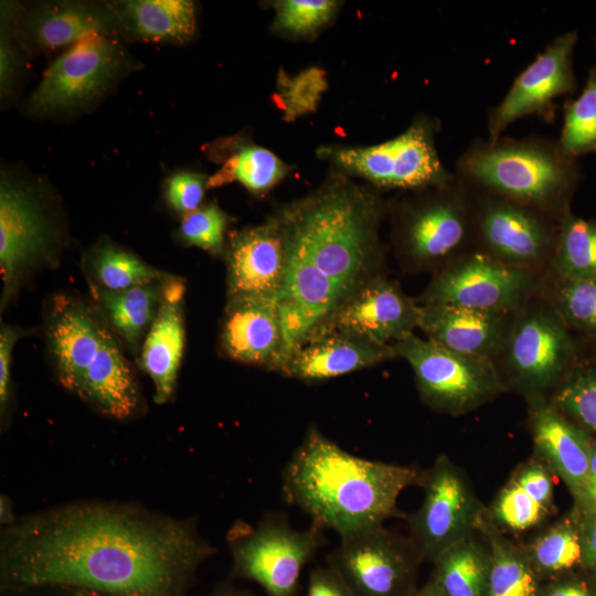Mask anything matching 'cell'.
Listing matches in <instances>:
<instances>
[{"mask_svg": "<svg viewBox=\"0 0 596 596\" xmlns=\"http://www.w3.org/2000/svg\"><path fill=\"white\" fill-rule=\"evenodd\" d=\"M66 244L57 204L39 182L2 172L0 181L1 311L36 273L55 268Z\"/></svg>", "mask_w": 596, "mask_h": 596, "instance_id": "8992f818", "label": "cell"}, {"mask_svg": "<svg viewBox=\"0 0 596 596\" xmlns=\"http://www.w3.org/2000/svg\"><path fill=\"white\" fill-rule=\"evenodd\" d=\"M63 589L66 590L67 596H106L97 592L82 589V588H63Z\"/></svg>", "mask_w": 596, "mask_h": 596, "instance_id": "f5cc1de1", "label": "cell"}, {"mask_svg": "<svg viewBox=\"0 0 596 596\" xmlns=\"http://www.w3.org/2000/svg\"><path fill=\"white\" fill-rule=\"evenodd\" d=\"M85 268L91 274L92 286L109 291H121L175 277L147 264L131 251L108 238H100L89 248L85 256Z\"/></svg>", "mask_w": 596, "mask_h": 596, "instance_id": "4dcf8cb0", "label": "cell"}, {"mask_svg": "<svg viewBox=\"0 0 596 596\" xmlns=\"http://www.w3.org/2000/svg\"><path fill=\"white\" fill-rule=\"evenodd\" d=\"M422 475L411 466L354 456L310 425L283 470L281 492L311 524L343 540L404 517L397 499L407 487L419 485Z\"/></svg>", "mask_w": 596, "mask_h": 596, "instance_id": "3957f363", "label": "cell"}, {"mask_svg": "<svg viewBox=\"0 0 596 596\" xmlns=\"http://www.w3.org/2000/svg\"><path fill=\"white\" fill-rule=\"evenodd\" d=\"M216 552L192 520L130 504L77 502L26 515L1 534V590L82 588L106 596H187Z\"/></svg>", "mask_w": 596, "mask_h": 596, "instance_id": "6da1fadb", "label": "cell"}, {"mask_svg": "<svg viewBox=\"0 0 596 596\" xmlns=\"http://www.w3.org/2000/svg\"><path fill=\"white\" fill-rule=\"evenodd\" d=\"M419 306L418 328L428 340L457 353L489 360L501 354L517 313L449 304Z\"/></svg>", "mask_w": 596, "mask_h": 596, "instance_id": "7402d4cb", "label": "cell"}, {"mask_svg": "<svg viewBox=\"0 0 596 596\" xmlns=\"http://www.w3.org/2000/svg\"><path fill=\"white\" fill-rule=\"evenodd\" d=\"M596 350V349H595Z\"/></svg>", "mask_w": 596, "mask_h": 596, "instance_id": "db71d44e", "label": "cell"}, {"mask_svg": "<svg viewBox=\"0 0 596 596\" xmlns=\"http://www.w3.org/2000/svg\"><path fill=\"white\" fill-rule=\"evenodd\" d=\"M558 142L574 158L596 151V62L581 95L565 105Z\"/></svg>", "mask_w": 596, "mask_h": 596, "instance_id": "8d00e7d4", "label": "cell"}, {"mask_svg": "<svg viewBox=\"0 0 596 596\" xmlns=\"http://www.w3.org/2000/svg\"><path fill=\"white\" fill-rule=\"evenodd\" d=\"M207 180L209 177L200 172L175 171L166 181V201L171 209L183 215L193 212L201 206Z\"/></svg>", "mask_w": 596, "mask_h": 596, "instance_id": "b9f144b4", "label": "cell"}, {"mask_svg": "<svg viewBox=\"0 0 596 596\" xmlns=\"http://www.w3.org/2000/svg\"><path fill=\"white\" fill-rule=\"evenodd\" d=\"M577 40L575 31L557 35L514 78L501 102L488 111V141H497L508 126L523 117L551 119L553 102L576 91L573 54Z\"/></svg>", "mask_w": 596, "mask_h": 596, "instance_id": "e0dca14e", "label": "cell"}, {"mask_svg": "<svg viewBox=\"0 0 596 596\" xmlns=\"http://www.w3.org/2000/svg\"><path fill=\"white\" fill-rule=\"evenodd\" d=\"M551 405L596 433V354H579L552 400Z\"/></svg>", "mask_w": 596, "mask_h": 596, "instance_id": "e575fe53", "label": "cell"}, {"mask_svg": "<svg viewBox=\"0 0 596 596\" xmlns=\"http://www.w3.org/2000/svg\"><path fill=\"white\" fill-rule=\"evenodd\" d=\"M306 596H358L329 566L316 567L309 574Z\"/></svg>", "mask_w": 596, "mask_h": 596, "instance_id": "ee69618b", "label": "cell"}, {"mask_svg": "<svg viewBox=\"0 0 596 596\" xmlns=\"http://www.w3.org/2000/svg\"><path fill=\"white\" fill-rule=\"evenodd\" d=\"M18 45L38 54L68 49L91 34L117 35L110 3L49 1L19 8L14 24Z\"/></svg>", "mask_w": 596, "mask_h": 596, "instance_id": "d6986e66", "label": "cell"}, {"mask_svg": "<svg viewBox=\"0 0 596 596\" xmlns=\"http://www.w3.org/2000/svg\"><path fill=\"white\" fill-rule=\"evenodd\" d=\"M339 4L331 0L277 1L273 30L292 36L313 34L334 17Z\"/></svg>", "mask_w": 596, "mask_h": 596, "instance_id": "f35d334b", "label": "cell"}, {"mask_svg": "<svg viewBox=\"0 0 596 596\" xmlns=\"http://www.w3.org/2000/svg\"><path fill=\"white\" fill-rule=\"evenodd\" d=\"M226 300L278 302L286 273L279 230L270 215L264 223L231 234L225 246Z\"/></svg>", "mask_w": 596, "mask_h": 596, "instance_id": "ffe728a7", "label": "cell"}, {"mask_svg": "<svg viewBox=\"0 0 596 596\" xmlns=\"http://www.w3.org/2000/svg\"><path fill=\"white\" fill-rule=\"evenodd\" d=\"M455 174L473 190L558 221L570 211L581 178L577 158L567 155L558 139L540 136L476 139L459 156Z\"/></svg>", "mask_w": 596, "mask_h": 596, "instance_id": "5b68a950", "label": "cell"}, {"mask_svg": "<svg viewBox=\"0 0 596 596\" xmlns=\"http://www.w3.org/2000/svg\"><path fill=\"white\" fill-rule=\"evenodd\" d=\"M473 194L476 244L481 252L528 270L552 260L558 220L492 194L477 190Z\"/></svg>", "mask_w": 596, "mask_h": 596, "instance_id": "2e32d148", "label": "cell"}, {"mask_svg": "<svg viewBox=\"0 0 596 596\" xmlns=\"http://www.w3.org/2000/svg\"><path fill=\"white\" fill-rule=\"evenodd\" d=\"M525 551L544 582L562 577L584 560L583 536L566 522L541 533Z\"/></svg>", "mask_w": 596, "mask_h": 596, "instance_id": "836d02e7", "label": "cell"}, {"mask_svg": "<svg viewBox=\"0 0 596 596\" xmlns=\"http://www.w3.org/2000/svg\"><path fill=\"white\" fill-rule=\"evenodd\" d=\"M479 530L486 536L490 554L487 596H540L544 581L526 551L507 540L487 513Z\"/></svg>", "mask_w": 596, "mask_h": 596, "instance_id": "f1b7e54d", "label": "cell"}, {"mask_svg": "<svg viewBox=\"0 0 596 596\" xmlns=\"http://www.w3.org/2000/svg\"><path fill=\"white\" fill-rule=\"evenodd\" d=\"M220 341L227 358L280 372L286 343L278 302L226 300Z\"/></svg>", "mask_w": 596, "mask_h": 596, "instance_id": "44dd1931", "label": "cell"}, {"mask_svg": "<svg viewBox=\"0 0 596 596\" xmlns=\"http://www.w3.org/2000/svg\"><path fill=\"white\" fill-rule=\"evenodd\" d=\"M1 592H2V596H45V595H43L41 593L42 592L41 587L21 588V589H4V590H1ZM65 596H67L66 590H65Z\"/></svg>", "mask_w": 596, "mask_h": 596, "instance_id": "816d5d0a", "label": "cell"}, {"mask_svg": "<svg viewBox=\"0 0 596 596\" xmlns=\"http://www.w3.org/2000/svg\"><path fill=\"white\" fill-rule=\"evenodd\" d=\"M419 317L421 306L396 281L379 275L345 300L309 339L342 331L391 345L413 334Z\"/></svg>", "mask_w": 596, "mask_h": 596, "instance_id": "ac0fdd59", "label": "cell"}, {"mask_svg": "<svg viewBox=\"0 0 596 596\" xmlns=\"http://www.w3.org/2000/svg\"><path fill=\"white\" fill-rule=\"evenodd\" d=\"M552 264L557 278H596V220L567 211L560 220Z\"/></svg>", "mask_w": 596, "mask_h": 596, "instance_id": "d6a6232c", "label": "cell"}, {"mask_svg": "<svg viewBox=\"0 0 596 596\" xmlns=\"http://www.w3.org/2000/svg\"><path fill=\"white\" fill-rule=\"evenodd\" d=\"M172 279L152 281L121 291H109L91 285L97 307L132 354H137L141 349L145 333L153 322L163 299L167 283Z\"/></svg>", "mask_w": 596, "mask_h": 596, "instance_id": "83f0119b", "label": "cell"}, {"mask_svg": "<svg viewBox=\"0 0 596 596\" xmlns=\"http://www.w3.org/2000/svg\"><path fill=\"white\" fill-rule=\"evenodd\" d=\"M44 333L63 387L109 417L127 419L137 414L139 385L97 306L68 292L52 296L45 306Z\"/></svg>", "mask_w": 596, "mask_h": 596, "instance_id": "277c9868", "label": "cell"}, {"mask_svg": "<svg viewBox=\"0 0 596 596\" xmlns=\"http://www.w3.org/2000/svg\"><path fill=\"white\" fill-rule=\"evenodd\" d=\"M501 353L518 386L538 396L561 383L574 365L579 349L552 304L523 305L513 318Z\"/></svg>", "mask_w": 596, "mask_h": 596, "instance_id": "7c38bea8", "label": "cell"}, {"mask_svg": "<svg viewBox=\"0 0 596 596\" xmlns=\"http://www.w3.org/2000/svg\"><path fill=\"white\" fill-rule=\"evenodd\" d=\"M389 209L375 189L337 171L272 215L286 257L278 298L286 361L345 300L381 275L379 230Z\"/></svg>", "mask_w": 596, "mask_h": 596, "instance_id": "7a4b0ae2", "label": "cell"}, {"mask_svg": "<svg viewBox=\"0 0 596 596\" xmlns=\"http://www.w3.org/2000/svg\"><path fill=\"white\" fill-rule=\"evenodd\" d=\"M423 560L413 539L384 526L341 540L326 558L358 596H411Z\"/></svg>", "mask_w": 596, "mask_h": 596, "instance_id": "4fadbf2b", "label": "cell"}, {"mask_svg": "<svg viewBox=\"0 0 596 596\" xmlns=\"http://www.w3.org/2000/svg\"><path fill=\"white\" fill-rule=\"evenodd\" d=\"M228 151H222L221 168L207 180V189L237 181L248 191L263 194L287 173V166L270 150L257 146L225 141Z\"/></svg>", "mask_w": 596, "mask_h": 596, "instance_id": "1f68e13d", "label": "cell"}, {"mask_svg": "<svg viewBox=\"0 0 596 596\" xmlns=\"http://www.w3.org/2000/svg\"><path fill=\"white\" fill-rule=\"evenodd\" d=\"M411 596H444L435 583L429 578L422 587L417 589Z\"/></svg>", "mask_w": 596, "mask_h": 596, "instance_id": "f907efd6", "label": "cell"}, {"mask_svg": "<svg viewBox=\"0 0 596 596\" xmlns=\"http://www.w3.org/2000/svg\"><path fill=\"white\" fill-rule=\"evenodd\" d=\"M29 330L15 326L1 323L0 328V413L1 417L7 414L11 397V368L15 343Z\"/></svg>", "mask_w": 596, "mask_h": 596, "instance_id": "7bdbcfd3", "label": "cell"}, {"mask_svg": "<svg viewBox=\"0 0 596 596\" xmlns=\"http://www.w3.org/2000/svg\"><path fill=\"white\" fill-rule=\"evenodd\" d=\"M136 67L116 36L91 34L54 60L29 97L26 110L38 117L75 115L99 102Z\"/></svg>", "mask_w": 596, "mask_h": 596, "instance_id": "ba28073f", "label": "cell"}, {"mask_svg": "<svg viewBox=\"0 0 596 596\" xmlns=\"http://www.w3.org/2000/svg\"><path fill=\"white\" fill-rule=\"evenodd\" d=\"M531 427L543 462L581 499L588 475L590 439L539 396L532 401Z\"/></svg>", "mask_w": 596, "mask_h": 596, "instance_id": "d4e9b609", "label": "cell"}, {"mask_svg": "<svg viewBox=\"0 0 596 596\" xmlns=\"http://www.w3.org/2000/svg\"><path fill=\"white\" fill-rule=\"evenodd\" d=\"M326 87L324 72L317 67L304 71L292 78L279 75L278 105L285 111V118L291 120L313 111Z\"/></svg>", "mask_w": 596, "mask_h": 596, "instance_id": "ab89813d", "label": "cell"}, {"mask_svg": "<svg viewBox=\"0 0 596 596\" xmlns=\"http://www.w3.org/2000/svg\"><path fill=\"white\" fill-rule=\"evenodd\" d=\"M430 579L444 596H487L490 554L472 535L433 561Z\"/></svg>", "mask_w": 596, "mask_h": 596, "instance_id": "f546056e", "label": "cell"}, {"mask_svg": "<svg viewBox=\"0 0 596 596\" xmlns=\"http://www.w3.org/2000/svg\"><path fill=\"white\" fill-rule=\"evenodd\" d=\"M393 206V242L416 269H441L476 243L473 190L456 174L417 191Z\"/></svg>", "mask_w": 596, "mask_h": 596, "instance_id": "52a82bcc", "label": "cell"}, {"mask_svg": "<svg viewBox=\"0 0 596 596\" xmlns=\"http://www.w3.org/2000/svg\"><path fill=\"white\" fill-rule=\"evenodd\" d=\"M183 295L181 278L167 283L163 299L140 349L139 365L152 381L157 404L168 403L177 385L185 341Z\"/></svg>", "mask_w": 596, "mask_h": 596, "instance_id": "cb8c5ba5", "label": "cell"}, {"mask_svg": "<svg viewBox=\"0 0 596 596\" xmlns=\"http://www.w3.org/2000/svg\"><path fill=\"white\" fill-rule=\"evenodd\" d=\"M323 538L318 526L297 530L279 512L265 514L255 526L237 521L227 532L231 575L255 582L267 596H297L301 571Z\"/></svg>", "mask_w": 596, "mask_h": 596, "instance_id": "30bf717a", "label": "cell"}, {"mask_svg": "<svg viewBox=\"0 0 596 596\" xmlns=\"http://www.w3.org/2000/svg\"><path fill=\"white\" fill-rule=\"evenodd\" d=\"M581 500L589 514L596 513V443L592 441L588 475Z\"/></svg>", "mask_w": 596, "mask_h": 596, "instance_id": "bcb514c9", "label": "cell"}, {"mask_svg": "<svg viewBox=\"0 0 596 596\" xmlns=\"http://www.w3.org/2000/svg\"><path fill=\"white\" fill-rule=\"evenodd\" d=\"M18 4L2 2L0 32V93L1 99L7 100L14 93L22 70L21 58L14 46L17 40L13 24Z\"/></svg>", "mask_w": 596, "mask_h": 596, "instance_id": "60d3db41", "label": "cell"}, {"mask_svg": "<svg viewBox=\"0 0 596 596\" xmlns=\"http://www.w3.org/2000/svg\"><path fill=\"white\" fill-rule=\"evenodd\" d=\"M0 518L1 522L7 525L12 524L15 520L12 514V508L10 501L7 499V497L1 496L0 500Z\"/></svg>", "mask_w": 596, "mask_h": 596, "instance_id": "681fc988", "label": "cell"}, {"mask_svg": "<svg viewBox=\"0 0 596 596\" xmlns=\"http://www.w3.org/2000/svg\"><path fill=\"white\" fill-rule=\"evenodd\" d=\"M439 128L438 119L421 115L387 141L366 147H323L318 155L339 172L360 177L374 188L417 191L455 178L436 149Z\"/></svg>", "mask_w": 596, "mask_h": 596, "instance_id": "9c48e42d", "label": "cell"}, {"mask_svg": "<svg viewBox=\"0 0 596 596\" xmlns=\"http://www.w3.org/2000/svg\"><path fill=\"white\" fill-rule=\"evenodd\" d=\"M117 35L128 40L183 44L195 32V7L189 0L111 2Z\"/></svg>", "mask_w": 596, "mask_h": 596, "instance_id": "4316f807", "label": "cell"}, {"mask_svg": "<svg viewBox=\"0 0 596 596\" xmlns=\"http://www.w3.org/2000/svg\"><path fill=\"white\" fill-rule=\"evenodd\" d=\"M392 345L412 366L423 401L436 411L462 414L504 389L492 360L450 351L414 333Z\"/></svg>", "mask_w": 596, "mask_h": 596, "instance_id": "8fae6325", "label": "cell"}, {"mask_svg": "<svg viewBox=\"0 0 596 596\" xmlns=\"http://www.w3.org/2000/svg\"><path fill=\"white\" fill-rule=\"evenodd\" d=\"M584 560L596 570V513L589 514L583 535Z\"/></svg>", "mask_w": 596, "mask_h": 596, "instance_id": "7dc6e473", "label": "cell"}, {"mask_svg": "<svg viewBox=\"0 0 596 596\" xmlns=\"http://www.w3.org/2000/svg\"><path fill=\"white\" fill-rule=\"evenodd\" d=\"M228 215L214 202L183 215L178 228L179 240L213 255L225 252Z\"/></svg>", "mask_w": 596, "mask_h": 596, "instance_id": "74e56055", "label": "cell"}, {"mask_svg": "<svg viewBox=\"0 0 596 596\" xmlns=\"http://www.w3.org/2000/svg\"><path fill=\"white\" fill-rule=\"evenodd\" d=\"M393 345L372 342L342 331L316 336L297 348L280 373L304 382H317L366 369L395 358Z\"/></svg>", "mask_w": 596, "mask_h": 596, "instance_id": "603a6c76", "label": "cell"}, {"mask_svg": "<svg viewBox=\"0 0 596 596\" xmlns=\"http://www.w3.org/2000/svg\"><path fill=\"white\" fill-rule=\"evenodd\" d=\"M552 509V471L533 459L518 468L500 490L489 517L498 526L521 532L542 523Z\"/></svg>", "mask_w": 596, "mask_h": 596, "instance_id": "484cf974", "label": "cell"}, {"mask_svg": "<svg viewBox=\"0 0 596 596\" xmlns=\"http://www.w3.org/2000/svg\"><path fill=\"white\" fill-rule=\"evenodd\" d=\"M424 499L407 517L413 541L424 560L434 561L454 544L472 535L487 513L461 470L439 456L422 475Z\"/></svg>", "mask_w": 596, "mask_h": 596, "instance_id": "5bb4252c", "label": "cell"}, {"mask_svg": "<svg viewBox=\"0 0 596 596\" xmlns=\"http://www.w3.org/2000/svg\"><path fill=\"white\" fill-rule=\"evenodd\" d=\"M534 287L528 269L471 251L445 266L434 277L421 305L449 304L479 310L517 312Z\"/></svg>", "mask_w": 596, "mask_h": 596, "instance_id": "9a60e30c", "label": "cell"}, {"mask_svg": "<svg viewBox=\"0 0 596 596\" xmlns=\"http://www.w3.org/2000/svg\"><path fill=\"white\" fill-rule=\"evenodd\" d=\"M540 596H595V594L584 581L557 577L549 584H543Z\"/></svg>", "mask_w": 596, "mask_h": 596, "instance_id": "f6af8a7d", "label": "cell"}, {"mask_svg": "<svg viewBox=\"0 0 596 596\" xmlns=\"http://www.w3.org/2000/svg\"><path fill=\"white\" fill-rule=\"evenodd\" d=\"M209 596H256L249 592L242 590L233 587L228 584H223L219 586L211 595Z\"/></svg>", "mask_w": 596, "mask_h": 596, "instance_id": "c3c4849f", "label": "cell"}, {"mask_svg": "<svg viewBox=\"0 0 596 596\" xmlns=\"http://www.w3.org/2000/svg\"><path fill=\"white\" fill-rule=\"evenodd\" d=\"M551 304L572 333L596 349V278H557Z\"/></svg>", "mask_w": 596, "mask_h": 596, "instance_id": "d590c367", "label": "cell"}]
</instances>
